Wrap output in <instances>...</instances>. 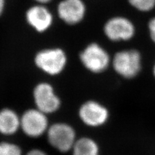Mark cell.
I'll return each mask as SVG.
<instances>
[{"label":"cell","instance_id":"obj_11","mask_svg":"<svg viewBox=\"0 0 155 155\" xmlns=\"http://www.w3.org/2000/svg\"><path fill=\"white\" fill-rule=\"evenodd\" d=\"M19 129H21V116L11 109L0 110V134L12 136Z\"/></svg>","mask_w":155,"mask_h":155},{"label":"cell","instance_id":"obj_13","mask_svg":"<svg viewBox=\"0 0 155 155\" xmlns=\"http://www.w3.org/2000/svg\"><path fill=\"white\" fill-rule=\"evenodd\" d=\"M0 155H22L21 149L16 143L0 142Z\"/></svg>","mask_w":155,"mask_h":155},{"label":"cell","instance_id":"obj_17","mask_svg":"<svg viewBox=\"0 0 155 155\" xmlns=\"http://www.w3.org/2000/svg\"><path fill=\"white\" fill-rule=\"evenodd\" d=\"M5 8V0H0V17L2 16Z\"/></svg>","mask_w":155,"mask_h":155},{"label":"cell","instance_id":"obj_18","mask_svg":"<svg viewBox=\"0 0 155 155\" xmlns=\"http://www.w3.org/2000/svg\"><path fill=\"white\" fill-rule=\"evenodd\" d=\"M38 4H41V5H45L48 3L51 2L52 0H35Z\"/></svg>","mask_w":155,"mask_h":155},{"label":"cell","instance_id":"obj_3","mask_svg":"<svg viewBox=\"0 0 155 155\" xmlns=\"http://www.w3.org/2000/svg\"><path fill=\"white\" fill-rule=\"evenodd\" d=\"M80 59L85 69L93 73L104 72L110 63L108 53L96 43H91L81 52Z\"/></svg>","mask_w":155,"mask_h":155},{"label":"cell","instance_id":"obj_12","mask_svg":"<svg viewBox=\"0 0 155 155\" xmlns=\"http://www.w3.org/2000/svg\"><path fill=\"white\" fill-rule=\"evenodd\" d=\"M71 151L72 155H100L98 144L89 137L77 139Z\"/></svg>","mask_w":155,"mask_h":155},{"label":"cell","instance_id":"obj_5","mask_svg":"<svg viewBox=\"0 0 155 155\" xmlns=\"http://www.w3.org/2000/svg\"><path fill=\"white\" fill-rule=\"evenodd\" d=\"M33 99L36 108L46 114L56 113L60 109L61 100L54 87L47 82H41L33 91Z\"/></svg>","mask_w":155,"mask_h":155},{"label":"cell","instance_id":"obj_10","mask_svg":"<svg viewBox=\"0 0 155 155\" xmlns=\"http://www.w3.org/2000/svg\"><path fill=\"white\" fill-rule=\"evenodd\" d=\"M27 23L38 32H44L52 25L54 18L44 5L38 4L29 8L25 14Z\"/></svg>","mask_w":155,"mask_h":155},{"label":"cell","instance_id":"obj_2","mask_svg":"<svg viewBox=\"0 0 155 155\" xmlns=\"http://www.w3.org/2000/svg\"><path fill=\"white\" fill-rule=\"evenodd\" d=\"M46 134L49 144L61 153L72 151L77 140L74 129L66 123L53 124L49 126Z\"/></svg>","mask_w":155,"mask_h":155},{"label":"cell","instance_id":"obj_6","mask_svg":"<svg viewBox=\"0 0 155 155\" xmlns=\"http://www.w3.org/2000/svg\"><path fill=\"white\" fill-rule=\"evenodd\" d=\"M113 65L118 74L125 78H133L141 70V56L135 50L120 51L115 54Z\"/></svg>","mask_w":155,"mask_h":155},{"label":"cell","instance_id":"obj_16","mask_svg":"<svg viewBox=\"0 0 155 155\" xmlns=\"http://www.w3.org/2000/svg\"><path fill=\"white\" fill-rule=\"evenodd\" d=\"M25 155H47V154L39 149H34L29 151Z\"/></svg>","mask_w":155,"mask_h":155},{"label":"cell","instance_id":"obj_19","mask_svg":"<svg viewBox=\"0 0 155 155\" xmlns=\"http://www.w3.org/2000/svg\"><path fill=\"white\" fill-rule=\"evenodd\" d=\"M153 72H154V76H155V65L154 67V71H153Z\"/></svg>","mask_w":155,"mask_h":155},{"label":"cell","instance_id":"obj_14","mask_svg":"<svg viewBox=\"0 0 155 155\" xmlns=\"http://www.w3.org/2000/svg\"><path fill=\"white\" fill-rule=\"evenodd\" d=\"M129 3L140 11H150L155 7V0H129Z\"/></svg>","mask_w":155,"mask_h":155},{"label":"cell","instance_id":"obj_15","mask_svg":"<svg viewBox=\"0 0 155 155\" xmlns=\"http://www.w3.org/2000/svg\"><path fill=\"white\" fill-rule=\"evenodd\" d=\"M149 28L152 40L155 43V18L150 20L149 23Z\"/></svg>","mask_w":155,"mask_h":155},{"label":"cell","instance_id":"obj_7","mask_svg":"<svg viewBox=\"0 0 155 155\" xmlns=\"http://www.w3.org/2000/svg\"><path fill=\"white\" fill-rule=\"evenodd\" d=\"M78 116L82 123L90 127H98L108 121L109 113L104 105L94 100L87 101L78 110Z\"/></svg>","mask_w":155,"mask_h":155},{"label":"cell","instance_id":"obj_4","mask_svg":"<svg viewBox=\"0 0 155 155\" xmlns=\"http://www.w3.org/2000/svg\"><path fill=\"white\" fill-rule=\"evenodd\" d=\"M49 126L47 114L37 108L27 109L21 116V129L30 138L41 137L47 133Z\"/></svg>","mask_w":155,"mask_h":155},{"label":"cell","instance_id":"obj_1","mask_svg":"<svg viewBox=\"0 0 155 155\" xmlns=\"http://www.w3.org/2000/svg\"><path fill=\"white\" fill-rule=\"evenodd\" d=\"M35 64L45 74L56 76L64 70L67 64V57L65 51L60 48H46L36 54Z\"/></svg>","mask_w":155,"mask_h":155},{"label":"cell","instance_id":"obj_8","mask_svg":"<svg viewBox=\"0 0 155 155\" xmlns=\"http://www.w3.org/2000/svg\"><path fill=\"white\" fill-rule=\"evenodd\" d=\"M104 31L105 36L113 41H126L132 38L135 29L132 22L124 17L111 18L105 24Z\"/></svg>","mask_w":155,"mask_h":155},{"label":"cell","instance_id":"obj_9","mask_svg":"<svg viewBox=\"0 0 155 155\" xmlns=\"http://www.w3.org/2000/svg\"><path fill=\"white\" fill-rule=\"evenodd\" d=\"M57 12L59 18L66 24L76 25L85 16V4L82 0H62L58 4Z\"/></svg>","mask_w":155,"mask_h":155}]
</instances>
